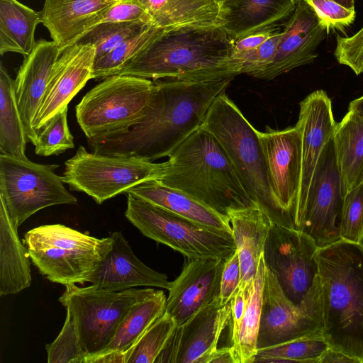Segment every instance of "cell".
<instances>
[{"mask_svg":"<svg viewBox=\"0 0 363 363\" xmlns=\"http://www.w3.org/2000/svg\"><path fill=\"white\" fill-rule=\"evenodd\" d=\"M232 80H152L143 117L122 130L88 138L89 147L97 154L151 162L169 157L203 125L211 105Z\"/></svg>","mask_w":363,"mask_h":363,"instance_id":"cell-1","label":"cell"},{"mask_svg":"<svg viewBox=\"0 0 363 363\" xmlns=\"http://www.w3.org/2000/svg\"><path fill=\"white\" fill-rule=\"evenodd\" d=\"M233 46L222 27L166 30L118 74L152 80L233 79L240 74L231 58Z\"/></svg>","mask_w":363,"mask_h":363,"instance_id":"cell-2","label":"cell"},{"mask_svg":"<svg viewBox=\"0 0 363 363\" xmlns=\"http://www.w3.org/2000/svg\"><path fill=\"white\" fill-rule=\"evenodd\" d=\"M323 337L328 347L363 363V244L319 248Z\"/></svg>","mask_w":363,"mask_h":363,"instance_id":"cell-3","label":"cell"},{"mask_svg":"<svg viewBox=\"0 0 363 363\" xmlns=\"http://www.w3.org/2000/svg\"><path fill=\"white\" fill-rule=\"evenodd\" d=\"M159 181L228 217L255 203L225 150L203 125L168 157Z\"/></svg>","mask_w":363,"mask_h":363,"instance_id":"cell-4","label":"cell"},{"mask_svg":"<svg viewBox=\"0 0 363 363\" xmlns=\"http://www.w3.org/2000/svg\"><path fill=\"white\" fill-rule=\"evenodd\" d=\"M203 125L225 150L252 201L274 223L291 228L273 193L258 130L225 93L216 99Z\"/></svg>","mask_w":363,"mask_h":363,"instance_id":"cell-5","label":"cell"},{"mask_svg":"<svg viewBox=\"0 0 363 363\" xmlns=\"http://www.w3.org/2000/svg\"><path fill=\"white\" fill-rule=\"evenodd\" d=\"M23 242L40 273L65 286L86 282L111 250L113 238H97L62 224H52L28 230Z\"/></svg>","mask_w":363,"mask_h":363,"instance_id":"cell-6","label":"cell"},{"mask_svg":"<svg viewBox=\"0 0 363 363\" xmlns=\"http://www.w3.org/2000/svg\"><path fill=\"white\" fill-rule=\"evenodd\" d=\"M126 194V218L145 236L186 257L226 259L236 251L232 233L197 223L133 194Z\"/></svg>","mask_w":363,"mask_h":363,"instance_id":"cell-7","label":"cell"},{"mask_svg":"<svg viewBox=\"0 0 363 363\" xmlns=\"http://www.w3.org/2000/svg\"><path fill=\"white\" fill-rule=\"evenodd\" d=\"M65 286L59 301L72 316L84 359L100 353L112 340L128 309L155 291L132 288L110 291L93 285L79 287L75 284Z\"/></svg>","mask_w":363,"mask_h":363,"instance_id":"cell-8","label":"cell"},{"mask_svg":"<svg viewBox=\"0 0 363 363\" xmlns=\"http://www.w3.org/2000/svg\"><path fill=\"white\" fill-rule=\"evenodd\" d=\"M153 81L116 74L89 90L76 106V118L86 139L122 130L143 117Z\"/></svg>","mask_w":363,"mask_h":363,"instance_id":"cell-9","label":"cell"},{"mask_svg":"<svg viewBox=\"0 0 363 363\" xmlns=\"http://www.w3.org/2000/svg\"><path fill=\"white\" fill-rule=\"evenodd\" d=\"M65 166L61 177L63 182L71 190L85 193L101 204L139 184L160 179L165 162L156 163L135 157L101 155L79 146Z\"/></svg>","mask_w":363,"mask_h":363,"instance_id":"cell-10","label":"cell"},{"mask_svg":"<svg viewBox=\"0 0 363 363\" xmlns=\"http://www.w3.org/2000/svg\"><path fill=\"white\" fill-rule=\"evenodd\" d=\"M318 250L306 233L272 223L263 252L264 264L297 306L321 296Z\"/></svg>","mask_w":363,"mask_h":363,"instance_id":"cell-11","label":"cell"},{"mask_svg":"<svg viewBox=\"0 0 363 363\" xmlns=\"http://www.w3.org/2000/svg\"><path fill=\"white\" fill-rule=\"evenodd\" d=\"M57 167L0 154V199L16 228L43 208L77 203L55 173Z\"/></svg>","mask_w":363,"mask_h":363,"instance_id":"cell-12","label":"cell"},{"mask_svg":"<svg viewBox=\"0 0 363 363\" xmlns=\"http://www.w3.org/2000/svg\"><path fill=\"white\" fill-rule=\"evenodd\" d=\"M343 200L333 136L318 159L294 228L311 237L319 248L339 241Z\"/></svg>","mask_w":363,"mask_h":363,"instance_id":"cell-13","label":"cell"},{"mask_svg":"<svg viewBox=\"0 0 363 363\" xmlns=\"http://www.w3.org/2000/svg\"><path fill=\"white\" fill-rule=\"evenodd\" d=\"M323 328L321 296L296 306L266 267L257 350L302 337H323Z\"/></svg>","mask_w":363,"mask_h":363,"instance_id":"cell-14","label":"cell"},{"mask_svg":"<svg viewBox=\"0 0 363 363\" xmlns=\"http://www.w3.org/2000/svg\"><path fill=\"white\" fill-rule=\"evenodd\" d=\"M273 193L294 228L302 171L301 135L296 125L258 131Z\"/></svg>","mask_w":363,"mask_h":363,"instance_id":"cell-15","label":"cell"},{"mask_svg":"<svg viewBox=\"0 0 363 363\" xmlns=\"http://www.w3.org/2000/svg\"><path fill=\"white\" fill-rule=\"evenodd\" d=\"M230 319V303L214 300L177 326L155 363H206Z\"/></svg>","mask_w":363,"mask_h":363,"instance_id":"cell-16","label":"cell"},{"mask_svg":"<svg viewBox=\"0 0 363 363\" xmlns=\"http://www.w3.org/2000/svg\"><path fill=\"white\" fill-rule=\"evenodd\" d=\"M329 32L313 9L305 1L298 0L283 26L273 62L257 78L270 80L312 62L318 56L317 48Z\"/></svg>","mask_w":363,"mask_h":363,"instance_id":"cell-17","label":"cell"},{"mask_svg":"<svg viewBox=\"0 0 363 363\" xmlns=\"http://www.w3.org/2000/svg\"><path fill=\"white\" fill-rule=\"evenodd\" d=\"M95 48L75 43L63 50L54 65L32 125L38 133L92 79Z\"/></svg>","mask_w":363,"mask_h":363,"instance_id":"cell-18","label":"cell"},{"mask_svg":"<svg viewBox=\"0 0 363 363\" xmlns=\"http://www.w3.org/2000/svg\"><path fill=\"white\" fill-rule=\"evenodd\" d=\"M226 259L186 257L180 274L169 289L164 311L177 325L219 298Z\"/></svg>","mask_w":363,"mask_h":363,"instance_id":"cell-19","label":"cell"},{"mask_svg":"<svg viewBox=\"0 0 363 363\" xmlns=\"http://www.w3.org/2000/svg\"><path fill=\"white\" fill-rule=\"evenodd\" d=\"M336 125L331 100L325 91H315L300 103L296 125L301 135L302 171L294 220L305 201L318 159L333 136Z\"/></svg>","mask_w":363,"mask_h":363,"instance_id":"cell-20","label":"cell"},{"mask_svg":"<svg viewBox=\"0 0 363 363\" xmlns=\"http://www.w3.org/2000/svg\"><path fill=\"white\" fill-rule=\"evenodd\" d=\"M113 245L101 265L86 279V282L110 291H120L137 286L170 289L172 281L163 273L145 265L133 253L121 232L111 234Z\"/></svg>","mask_w":363,"mask_h":363,"instance_id":"cell-21","label":"cell"},{"mask_svg":"<svg viewBox=\"0 0 363 363\" xmlns=\"http://www.w3.org/2000/svg\"><path fill=\"white\" fill-rule=\"evenodd\" d=\"M61 51L54 41L40 40L18 69L14 90L28 140L33 145L38 133L32 123L45 94L52 69Z\"/></svg>","mask_w":363,"mask_h":363,"instance_id":"cell-22","label":"cell"},{"mask_svg":"<svg viewBox=\"0 0 363 363\" xmlns=\"http://www.w3.org/2000/svg\"><path fill=\"white\" fill-rule=\"evenodd\" d=\"M117 1L45 0L40 11L41 23L62 52L101 23Z\"/></svg>","mask_w":363,"mask_h":363,"instance_id":"cell-23","label":"cell"},{"mask_svg":"<svg viewBox=\"0 0 363 363\" xmlns=\"http://www.w3.org/2000/svg\"><path fill=\"white\" fill-rule=\"evenodd\" d=\"M228 218L239 257L240 286H245L256 275L273 222L255 203L230 211Z\"/></svg>","mask_w":363,"mask_h":363,"instance_id":"cell-24","label":"cell"},{"mask_svg":"<svg viewBox=\"0 0 363 363\" xmlns=\"http://www.w3.org/2000/svg\"><path fill=\"white\" fill-rule=\"evenodd\" d=\"M296 0H233L224 9L221 26L235 41L274 27L294 12Z\"/></svg>","mask_w":363,"mask_h":363,"instance_id":"cell-25","label":"cell"},{"mask_svg":"<svg viewBox=\"0 0 363 363\" xmlns=\"http://www.w3.org/2000/svg\"><path fill=\"white\" fill-rule=\"evenodd\" d=\"M153 24L165 30L221 27L224 9L216 0H137Z\"/></svg>","mask_w":363,"mask_h":363,"instance_id":"cell-26","label":"cell"},{"mask_svg":"<svg viewBox=\"0 0 363 363\" xmlns=\"http://www.w3.org/2000/svg\"><path fill=\"white\" fill-rule=\"evenodd\" d=\"M126 193L133 194L197 223L232 233L228 217L217 213L186 193L163 184L157 179L139 184Z\"/></svg>","mask_w":363,"mask_h":363,"instance_id":"cell-27","label":"cell"},{"mask_svg":"<svg viewBox=\"0 0 363 363\" xmlns=\"http://www.w3.org/2000/svg\"><path fill=\"white\" fill-rule=\"evenodd\" d=\"M29 253L21 242L6 207L0 199V294H17L30 286Z\"/></svg>","mask_w":363,"mask_h":363,"instance_id":"cell-28","label":"cell"},{"mask_svg":"<svg viewBox=\"0 0 363 363\" xmlns=\"http://www.w3.org/2000/svg\"><path fill=\"white\" fill-rule=\"evenodd\" d=\"M265 271L262 255L255 278L246 285L244 313L238 324L230 328V347L235 363H252L257 354Z\"/></svg>","mask_w":363,"mask_h":363,"instance_id":"cell-29","label":"cell"},{"mask_svg":"<svg viewBox=\"0 0 363 363\" xmlns=\"http://www.w3.org/2000/svg\"><path fill=\"white\" fill-rule=\"evenodd\" d=\"M343 196L363 182V116L349 111L333 135Z\"/></svg>","mask_w":363,"mask_h":363,"instance_id":"cell-30","label":"cell"},{"mask_svg":"<svg viewBox=\"0 0 363 363\" xmlns=\"http://www.w3.org/2000/svg\"><path fill=\"white\" fill-rule=\"evenodd\" d=\"M40 23V12L17 0H0V54L28 55L36 44L35 32Z\"/></svg>","mask_w":363,"mask_h":363,"instance_id":"cell-31","label":"cell"},{"mask_svg":"<svg viewBox=\"0 0 363 363\" xmlns=\"http://www.w3.org/2000/svg\"><path fill=\"white\" fill-rule=\"evenodd\" d=\"M166 303L167 297L162 290H155L134 303L121 320L111 342L98 354L111 352L127 354L145 331L163 315Z\"/></svg>","mask_w":363,"mask_h":363,"instance_id":"cell-32","label":"cell"},{"mask_svg":"<svg viewBox=\"0 0 363 363\" xmlns=\"http://www.w3.org/2000/svg\"><path fill=\"white\" fill-rule=\"evenodd\" d=\"M26 128L18 107L14 79L0 67V154L27 159Z\"/></svg>","mask_w":363,"mask_h":363,"instance_id":"cell-33","label":"cell"},{"mask_svg":"<svg viewBox=\"0 0 363 363\" xmlns=\"http://www.w3.org/2000/svg\"><path fill=\"white\" fill-rule=\"evenodd\" d=\"M166 30L155 26L123 42L110 52L94 60L92 79H100L118 74L140 52Z\"/></svg>","mask_w":363,"mask_h":363,"instance_id":"cell-34","label":"cell"},{"mask_svg":"<svg viewBox=\"0 0 363 363\" xmlns=\"http://www.w3.org/2000/svg\"><path fill=\"white\" fill-rule=\"evenodd\" d=\"M328 347L323 337H302L258 349L254 362L319 363Z\"/></svg>","mask_w":363,"mask_h":363,"instance_id":"cell-35","label":"cell"},{"mask_svg":"<svg viewBox=\"0 0 363 363\" xmlns=\"http://www.w3.org/2000/svg\"><path fill=\"white\" fill-rule=\"evenodd\" d=\"M154 25L143 22H101L89 30L76 43L94 47L95 60Z\"/></svg>","mask_w":363,"mask_h":363,"instance_id":"cell-36","label":"cell"},{"mask_svg":"<svg viewBox=\"0 0 363 363\" xmlns=\"http://www.w3.org/2000/svg\"><path fill=\"white\" fill-rule=\"evenodd\" d=\"M177 326L174 318L164 312L129 350L125 363H155Z\"/></svg>","mask_w":363,"mask_h":363,"instance_id":"cell-37","label":"cell"},{"mask_svg":"<svg viewBox=\"0 0 363 363\" xmlns=\"http://www.w3.org/2000/svg\"><path fill=\"white\" fill-rule=\"evenodd\" d=\"M68 106L52 117L38 133L33 144L40 156L58 155L74 147V138L67 123Z\"/></svg>","mask_w":363,"mask_h":363,"instance_id":"cell-38","label":"cell"},{"mask_svg":"<svg viewBox=\"0 0 363 363\" xmlns=\"http://www.w3.org/2000/svg\"><path fill=\"white\" fill-rule=\"evenodd\" d=\"M281 36L282 28L279 27L259 47L232 54L231 58L240 74H247L257 78L273 62Z\"/></svg>","mask_w":363,"mask_h":363,"instance_id":"cell-39","label":"cell"},{"mask_svg":"<svg viewBox=\"0 0 363 363\" xmlns=\"http://www.w3.org/2000/svg\"><path fill=\"white\" fill-rule=\"evenodd\" d=\"M340 236L345 241L363 244V182L344 196Z\"/></svg>","mask_w":363,"mask_h":363,"instance_id":"cell-40","label":"cell"},{"mask_svg":"<svg viewBox=\"0 0 363 363\" xmlns=\"http://www.w3.org/2000/svg\"><path fill=\"white\" fill-rule=\"evenodd\" d=\"M45 349L48 363H83L85 355L68 311L60 334L52 342L46 345Z\"/></svg>","mask_w":363,"mask_h":363,"instance_id":"cell-41","label":"cell"},{"mask_svg":"<svg viewBox=\"0 0 363 363\" xmlns=\"http://www.w3.org/2000/svg\"><path fill=\"white\" fill-rule=\"evenodd\" d=\"M325 24L328 30L342 31L354 21V9H347L334 0H303Z\"/></svg>","mask_w":363,"mask_h":363,"instance_id":"cell-42","label":"cell"},{"mask_svg":"<svg viewBox=\"0 0 363 363\" xmlns=\"http://www.w3.org/2000/svg\"><path fill=\"white\" fill-rule=\"evenodd\" d=\"M334 55L339 64L350 67L356 75L363 73V27L350 37H337Z\"/></svg>","mask_w":363,"mask_h":363,"instance_id":"cell-43","label":"cell"},{"mask_svg":"<svg viewBox=\"0 0 363 363\" xmlns=\"http://www.w3.org/2000/svg\"><path fill=\"white\" fill-rule=\"evenodd\" d=\"M132 21H143L154 25L146 10L137 0H118L108 9L102 21V22Z\"/></svg>","mask_w":363,"mask_h":363,"instance_id":"cell-44","label":"cell"},{"mask_svg":"<svg viewBox=\"0 0 363 363\" xmlns=\"http://www.w3.org/2000/svg\"><path fill=\"white\" fill-rule=\"evenodd\" d=\"M241 281L240 266L236 251L225 262L223 269L219 299L222 304H228L238 290Z\"/></svg>","mask_w":363,"mask_h":363,"instance_id":"cell-45","label":"cell"},{"mask_svg":"<svg viewBox=\"0 0 363 363\" xmlns=\"http://www.w3.org/2000/svg\"><path fill=\"white\" fill-rule=\"evenodd\" d=\"M280 26L268 28L234 42L232 54H237L251 49L256 48L267 40Z\"/></svg>","mask_w":363,"mask_h":363,"instance_id":"cell-46","label":"cell"},{"mask_svg":"<svg viewBox=\"0 0 363 363\" xmlns=\"http://www.w3.org/2000/svg\"><path fill=\"white\" fill-rule=\"evenodd\" d=\"M319 363H359L347 354L328 347L321 356Z\"/></svg>","mask_w":363,"mask_h":363,"instance_id":"cell-47","label":"cell"},{"mask_svg":"<svg viewBox=\"0 0 363 363\" xmlns=\"http://www.w3.org/2000/svg\"><path fill=\"white\" fill-rule=\"evenodd\" d=\"M126 353L111 352L101 353L90 357H87L84 360V363H98V362H121L125 363Z\"/></svg>","mask_w":363,"mask_h":363,"instance_id":"cell-48","label":"cell"},{"mask_svg":"<svg viewBox=\"0 0 363 363\" xmlns=\"http://www.w3.org/2000/svg\"><path fill=\"white\" fill-rule=\"evenodd\" d=\"M206 363H235L230 346L217 348L208 358Z\"/></svg>","mask_w":363,"mask_h":363,"instance_id":"cell-49","label":"cell"},{"mask_svg":"<svg viewBox=\"0 0 363 363\" xmlns=\"http://www.w3.org/2000/svg\"><path fill=\"white\" fill-rule=\"evenodd\" d=\"M349 111H353L361 116H363V96L355 99L349 104Z\"/></svg>","mask_w":363,"mask_h":363,"instance_id":"cell-50","label":"cell"},{"mask_svg":"<svg viewBox=\"0 0 363 363\" xmlns=\"http://www.w3.org/2000/svg\"><path fill=\"white\" fill-rule=\"evenodd\" d=\"M334 1L347 9H354V0H334Z\"/></svg>","mask_w":363,"mask_h":363,"instance_id":"cell-51","label":"cell"},{"mask_svg":"<svg viewBox=\"0 0 363 363\" xmlns=\"http://www.w3.org/2000/svg\"><path fill=\"white\" fill-rule=\"evenodd\" d=\"M216 1L218 2H219L223 6V7H224L225 6H226L227 4H228L233 0H216Z\"/></svg>","mask_w":363,"mask_h":363,"instance_id":"cell-52","label":"cell"},{"mask_svg":"<svg viewBox=\"0 0 363 363\" xmlns=\"http://www.w3.org/2000/svg\"><path fill=\"white\" fill-rule=\"evenodd\" d=\"M296 1H298V0H296Z\"/></svg>","mask_w":363,"mask_h":363,"instance_id":"cell-53","label":"cell"}]
</instances>
